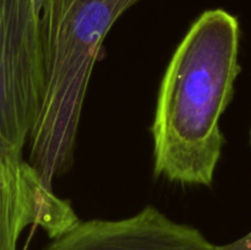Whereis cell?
Masks as SVG:
<instances>
[{
  "mask_svg": "<svg viewBox=\"0 0 251 250\" xmlns=\"http://www.w3.org/2000/svg\"><path fill=\"white\" fill-rule=\"evenodd\" d=\"M239 43L237 17L211 9L178 44L159 85L151 125L156 178L212 185L225 145L220 119L240 73Z\"/></svg>",
  "mask_w": 251,
  "mask_h": 250,
  "instance_id": "obj_1",
  "label": "cell"
},
{
  "mask_svg": "<svg viewBox=\"0 0 251 250\" xmlns=\"http://www.w3.org/2000/svg\"><path fill=\"white\" fill-rule=\"evenodd\" d=\"M42 0H0V201L22 206L44 73Z\"/></svg>",
  "mask_w": 251,
  "mask_h": 250,
  "instance_id": "obj_2",
  "label": "cell"
},
{
  "mask_svg": "<svg viewBox=\"0 0 251 250\" xmlns=\"http://www.w3.org/2000/svg\"><path fill=\"white\" fill-rule=\"evenodd\" d=\"M140 0H42L44 86L42 113L60 123L81 119L93 68L117 20Z\"/></svg>",
  "mask_w": 251,
  "mask_h": 250,
  "instance_id": "obj_3",
  "label": "cell"
},
{
  "mask_svg": "<svg viewBox=\"0 0 251 250\" xmlns=\"http://www.w3.org/2000/svg\"><path fill=\"white\" fill-rule=\"evenodd\" d=\"M42 250H218L198 228L149 205L122 220L80 221Z\"/></svg>",
  "mask_w": 251,
  "mask_h": 250,
  "instance_id": "obj_4",
  "label": "cell"
},
{
  "mask_svg": "<svg viewBox=\"0 0 251 250\" xmlns=\"http://www.w3.org/2000/svg\"><path fill=\"white\" fill-rule=\"evenodd\" d=\"M217 247L218 250H251V232L234 242L225 245H217Z\"/></svg>",
  "mask_w": 251,
  "mask_h": 250,
  "instance_id": "obj_5",
  "label": "cell"
},
{
  "mask_svg": "<svg viewBox=\"0 0 251 250\" xmlns=\"http://www.w3.org/2000/svg\"><path fill=\"white\" fill-rule=\"evenodd\" d=\"M250 139H251V130H250Z\"/></svg>",
  "mask_w": 251,
  "mask_h": 250,
  "instance_id": "obj_6",
  "label": "cell"
}]
</instances>
